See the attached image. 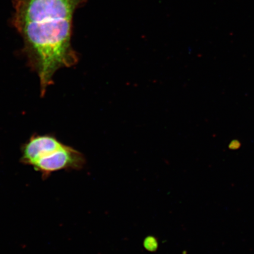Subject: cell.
<instances>
[{
  "mask_svg": "<svg viewBox=\"0 0 254 254\" xmlns=\"http://www.w3.org/2000/svg\"><path fill=\"white\" fill-rule=\"evenodd\" d=\"M85 0H14L12 24L24 41L28 66L39 78L41 96L62 68L78 57L71 46L72 17Z\"/></svg>",
  "mask_w": 254,
  "mask_h": 254,
  "instance_id": "cell-1",
  "label": "cell"
},
{
  "mask_svg": "<svg viewBox=\"0 0 254 254\" xmlns=\"http://www.w3.org/2000/svg\"><path fill=\"white\" fill-rule=\"evenodd\" d=\"M20 161L33 167L46 179L62 170L82 169L86 160L81 152L50 134H34L21 148Z\"/></svg>",
  "mask_w": 254,
  "mask_h": 254,
  "instance_id": "cell-2",
  "label": "cell"
},
{
  "mask_svg": "<svg viewBox=\"0 0 254 254\" xmlns=\"http://www.w3.org/2000/svg\"><path fill=\"white\" fill-rule=\"evenodd\" d=\"M144 247L148 252H156L158 248L157 238L153 236H148L144 241Z\"/></svg>",
  "mask_w": 254,
  "mask_h": 254,
  "instance_id": "cell-3",
  "label": "cell"
}]
</instances>
